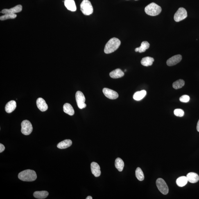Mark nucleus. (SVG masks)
Here are the masks:
<instances>
[{
	"mask_svg": "<svg viewBox=\"0 0 199 199\" xmlns=\"http://www.w3.org/2000/svg\"><path fill=\"white\" fill-rule=\"evenodd\" d=\"M121 42L119 39L115 37L112 38L106 44L104 52L106 54L112 53L117 50Z\"/></svg>",
	"mask_w": 199,
	"mask_h": 199,
	"instance_id": "nucleus-1",
	"label": "nucleus"
},
{
	"mask_svg": "<svg viewBox=\"0 0 199 199\" xmlns=\"http://www.w3.org/2000/svg\"><path fill=\"white\" fill-rule=\"evenodd\" d=\"M18 178L24 182H33L37 178L35 172L33 170H26L22 171L19 173Z\"/></svg>",
	"mask_w": 199,
	"mask_h": 199,
	"instance_id": "nucleus-2",
	"label": "nucleus"
},
{
	"mask_svg": "<svg viewBox=\"0 0 199 199\" xmlns=\"http://www.w3.org/2000/svg\"><path fill=\"white\" fill-rule=\"evenodd\" d=\"M145 13L147 15L151 16L159 15L162 11L161 7L155 3H152L145 7Z\"/></svg>",
	"mask_w": 199,
	"mask_h": 199,
	"instance_id": "nucleus-3",
	"label": "nucleus"
},
{
	"mask_svg": "<svg viewBox=\"0 0 199 199\" xmlns=\"http://www.w3.org/2000/svg\"><path fill=\"white\" fill-rule=\"evenodd\" d=\"M80 10L84 15L89 16L94 12V9L89 0H83L80 4Z\"/></svg>",
	"mask_w": 199,
	"mask_h": 199,
	"instance_id": "nucleus-4",
	"label": "nucleus"
},
{
	"mask_svg": "<svg viewBox=\"0 0 199 199\" xmlns=\"http://www.w3.org/2000/svg\"><path fill=\"white\" fill-rule=\"evenodd\" d=\"M21 132L25 135H28L31 134L33 131V127L31 123L28 120L23 121L21 123Z\"/></svg>",
	"mask_w": 199,
	"mask_h": 199,
	"instance_id": "nucleus-5",
	"label": "nucleus"
},
{
	"mask_svg": "<svg viewBox=\"0 0 199 199\" xmlns=\"http://www.w3.org/2000/svg\"><path fill=\"white\" fill-rule=\"evenodd\" d=\"M156 184L159 191L164 195L167 194L168 193V188L167 184L164 179H158L156 181Z\"/></svg>",
	"mask_w": 199,
	"mask_h": 199,
	"instance_id": "nucleus-6",
	"label": "nucleus"
},
{
	"mask_svg": "<svg viewBox=\"0 0 199 199\" xmlns=\"http://www.w3.org/2000/svg\"><path fill=\"white\" fill-rule=\"evenodd\" d=\"M76 100L77 105L80 109L85 108L87 105L85 103V98L83 93L81 91H78L76 94Z\"/></svg>",
	"mask_w": 199,
	"mask_h": 199,
	"instance_id": "nucleus-7",
	"label": "nucleus"
},
{
	"mask_svg": "<svg viewBox=\"0 0 199 199\" xmlns=\"http://www.w3.org/2000/svg\"><path fill=\"white\" fill-rule=\"evenodd\" d=\"M187 17V13L186 9L183 8H180L175 13L174 18L176 22H179L183 20Z\"/></svg>",
	"mask_w": 199,
	"mask_h": 199,
	"instance_id": "nucleus-8",
	"label": "nucleus"
},
{
	"mask_svg": "<svg viewBox=\"0 0 199 199\" xmlns=\"http://www.w3.org/2000/svg\"><path fill=\"white\" fill-rule=\"evenodd\" d=\"M103 92L105 95L109 99H116L118 97V93L112 90L105 88L103 89Z\"/></svg>",
	"mask_w": 199,
	"mask_h": 199,
	"instance_id": "nucleus-9",
	"label": "nucleus"
},
{
	"mask_svg": "<svg viewBox=\"0 0 199 199\" xmlns=\"http://www.w3.org/2000/svg\"><path fill=\"white\" fill-rule=\"evenodd\" d=\"M182 60V56L180 55H175L170 58L167 61V64L168 66H173L180 62Z\"/></svg>",
	"mask_w": 199,
	"mask_h": 199,
	"instance_id": "nucleus-10",
	"label": "nucleus"
},
{
	"mask_svg": "<svg viewBox=\"0 0 199 199\" xmlns=\"http://www.w3.org/2000/svg\"><path fill=\"white\" fill-rule=\"evenodd\" d=\"M22 10V6L20 5H17L10 9H4L2 11L3 14H15L20 12Z\"/></svg>",
	"mask_w": 199,
	"mask_h": 199,
	"instance_id": "nucleus-11",
	"label": "nucleus"
},
{
	"mask_svg": "<svg viewBox=\"0 0 199 199\" xmlns=\"http://www.w3.org/2000/svg\"><path fill=\"white\" fill-rule=\"evenodd\" d=\"M91 171L93 175L96 177L100 176L101 172L100 171V167L96 162H92L91 164Z\"/></svg>",
	"mask_w": 199,
	"mask_h": 199,
	"instance_id": "nucleus-12",
	"label": "nucleus"
},
{
	"mask_svg": "<svg viewBox=\"0 0 199 199\" xmlns=\"http://www.w3.org/2000/svg\"><path fill=\"white\" fill-rule=\"evenodd\" d=\"M38 108L42 112H45L48 109V106L46 102L42 98H38L36 101Z\"/></svg>",
	"mask_w": 199,
	"mask_h": 199,
	"instance_id": "nucleus-13",
	"label": "nucleus"
},
{
	"mask_svg": "<svg viewBox=\"0 0 199 199\" xmlns=\"http://www.w3.org/2000/svg\"><path fill=\"white\" fill-rule=\"evenodd\" d=\"M64 6L68 10L72 12H75L76 10V7L74 0H64Z\"/></svg>",
	"mask_w": 199,
	"mask_h": 199,
	"instance_id": "nucleus-14",
	"label": "nucleus"
},
{
	"mask_svg": "<svg viewBox=\"0 0 199 199\" xmlns=\"http://www.w3.org/2000/svg\"><path fill=\"white\" fill-rule=\"evenodd\" d=\"M17 103L14 100H11L7 103L5 107V110L8 113H10L13 112L17 108Z\"/></svg>",
	"mask_w": 199,
	"mask_h": 199,
	"instance_id": "nucleus-15",
	"label": "nucleus"
},
{
	"mask_svg": "<svg viewBox=\"0 0 199 199\" xmlns=\"http://www.w3.org/2000/svg\"><path fill=\"white\" fill-rule=\"evenodd\" d=\"M187 177L188 182L192 183H195L198 182L199 180V177L197 173L190 172L188 174Z\"/></svg>",
	"mask_w": 199,
	"mask_h": 199,
	"instance_id": "nucleus-16",
	"label": "nucleus"
},
{
	"mask_svg": "<svg viewBox=\"0 0 199 199\" xmlns=\"http://www.w3.org/2000/svg\"><path fill=\"white\" fill-rule=\"evenodd\" d=\"M124 73L120 69H116L111 72L110 73L111 78L113 79L121 78L124 76Z\"/></svg>",
	"mask_w": 199,
	"mask_h": 199,
	"instance_id": "nucleus-17",
	"label": "nucleus"
},
{
	"mask_svg": "<svg viewBox=\"0 0 199 199\" xmlns=\"http://www.w3.org/2000/svg\"><path fill=\"white\" fill-rule=\"evenodd\" d=\"M72 141L70 139H66L61 142L57 145V147L60 149H64L72 145Z\"/></svg>",
	"mask_w": 199,
	"mask_h": 199,
	"instance_id": "nucleus-18",
	"label": "nucleus"
},
{
	"mask_svg": "<svg viewBox=\"0 0 199 199\" xmlns=\"http://www.w3.org/2000/svg\"><path fill=\"white\" fill-rule=\"evenodd\" d=\"M63 110L64 112L70 116H72L74 114V109L72 106L69 103H66L64 104L63 106Z\"/></svg>",
	"mask_w": 199,
	"mask_h": 199,
	"instance_id": "nucleus-19",
	"label": "nucleus"
},
{
	"mask_svg": "<svg viewBox=\"0 0 199 199\" xmlns=\"http://www.w3.org/2000/svg\"><path fill=\"white\" fill-rule=\"evenodd\" d=\"M150 46V44L146 41H144L142 42L141 46L140 47L136 48L135 51L139 52V53H143L146 51V50L148 49Z\"/></svg>",
	"mask_w": 199,
	"mask_h": 199,
	"instance_id": "nucleus-20",
	"label": "nucleus"
},
{
	"mask_svg": "<svg viewBox=\"0 0 199 199\" xmlns=\"http://www.w3.org/2000/svg\"><path fill=\"white\" fill-rule=\"evenodd\" d=\"M49 195L48 192L43 191H35L33 193V196L36 198L39 199H43L46 198Z\"/></svg>",
	"mask_w": 199,
	"mask_h": 199,
	"instance_id": "nucleus-21",
	"label": "nucleus"
},
{
	"mask_svg": "<svg viewBox=\"0 0 199 199\" xmlns=\"http://www.w3.org/2000/svg\"><path fill=\"white\" fill-rule=\"evenodd\" d=\"M146 91L145 90L137 91L135 93L133 96V98L137 101H139L142 99L146 96Z\"/></svg>",
	"mask_w": 199,
	"mask_h": 199,
	"instance_id": "nucleus-22",
	"label": "nucleus"
},
{
	"mask_svg": "<svg viewBox=\"0 0 199 199\" xmlns=\"http://www.w3.org/2000/svg\"><path fill=\"white\" fill-rule=\"evenodd\" d=\"M154 60L152 57H147L143 58L141 61V64L145 66H151L153 63Z\"/></svg>",
	"mask_w": 199,
	"mask_h": 199,
	"instance_id": "nucleus-23",
	"label": "nucleus"
},
{
	"mask_svg": "<svg viewBox=\"0 0 199 199\" xmlns=\"http://www.w3.org/2000/svg\"><path fill=\"white\" fill-rule=\"evenodd\" d=\"M188 181L187 177L181 176L177 179L176 182L177 186L180 187H183L187 183Z\"/></svg>",
	"mask_w": 199,
	"mask_h": 199,
	"instance_id": "nucleus-24",
	"label": "nucleus"
},
{
	"mask_svg": "<svg viewBox=\"0 0 199 199\" xmlns=\"http://www.w3.org/2000/svg\"><path fill=\"white\" fill-rule=\"evenodd\" d=\"M116 168H117L119 171H123L124 167V164L122 159L120 158H117L116 159L115 163Z\"/></svg>",
	"mask_w": 199,
	"mask_h": 199,
	"instance_id": "nucleus-25",
	"label": "nucleus"
},
{
	"mask_svg": "<svg viewBox=\"0 0 199 199\" xmlns=\"http://www.w3.org/2000/svg\"><path fill=\"white\" fill-rule=\"evenodd\" d=\"M185 85L184 80L179 79L174 82L173 84V87L175 89H178L182 88Z\"/></svg>",
	"mask_w": 199,
	"mask_h": 199,
	"instance_id": "nucleus-26",
	"label": "nucleus"
},
{
	"mask_svg": "<svg viewBox=\"0 0 199 199\" xmlns=\"http://www.w3.org/2000/svg\"><path fill=\"white\" fill-rule=\"evenodd\" d=\"M136 176L139 181H142L144 180V175L141 168H138L136 170Z\"/></svg>",
	"mask_w": 199,
	"mask_h": 199,
	"instance_id": "nucleus-27",
	"label": "nucleus"
},
{
	"mask_svg": "<svg viewBox=\"0 0 199 199\" xmlns=\"http://www.w3.org/2000/svg\"><path fill=\"white\" fill-rule=\"evenodd\" d=\"M17 17L15 14H6L0 17V20L2 21L6 20L9 19H14Z\"/></svg>",
	"mask_w": 199,
	"mask_h": 199,
	"instance_id": "nucleus-28",
	"label": "nucleus"
},
{
	"mask_svg": "<svg viewBox=\"0 0 199 199\" xmlns=\"http://www.w3.org/2000/svg\"><path fill=\"white\" fill-rule=\"evenodd\" d=\"M174 113L175 115L179 117H182L184 116V111L181 109H176L174 111Z\"/></svg>",
	"mask_w": 199,
	"mask_h": 199,
	"instance_id": "nucleus-29",
	"label": "nucleus"
},
{
	"mask_svg": "<svg viewBox=\"0 0 199 199\" xmlns=\"http://www.w3.org/2000/svg\"><path fill=\"white\" fill-rule=\"evenodd\" d=\"M190 97L187 95H184L180 98V101L183 103H187L189 101Z\"/></svg>",
	"mask_w": 199,
	"mask_h": 199,
	"instance_id": "nucleus-30",
	"label": "nucleus"
},
{
	"mask_svg": "<svg viewBox=\"0 0 199 199\" xmlns=\"http://www.w3.org/2000/svg\"><path fill=\"white\" fill-rule=\"evenodd\" d=\"M5 149V147L2 144H0V153H2Z\"/></svg>",
	"mask_w": 199,
	"mask_h": 199,
	"instance_id": "nucleus-31",
	"label": "nucleus"
},
{
	"mask_svg": "<svg viewBox=\"0 0 199 199\" xmlns=\"http://www.w3.org/2000/svg\"><path fill=\"white\" fill-rule=\"evenodd\" d=\"M197 131H198L199 132V120L198 123H197Z\"/></svg>",
	"mask_w": 199,
	"mask_h": 199,
	"instance_id": "nucleus-32",
	"label": "nucleus"
},
{
	"mask_svg": "<svg viewBox=\"0 0 199 199\" xmlns=\"http://www.w3.org/2000/svg\"><path fill=\"white\" fill-rule=\"evenodd\" d=\"M92 197H91L90 196H88L87 198H86V199H92Z\"/></svg>",
	"mask_w": 199,
	"mask_h": 199,
	"instance_id": "nucleus-33",
	"label": "nucleus"
},
{
	"mask_svg": "<svg viewBox=\"0 0 199 199\" xmlns=\"http://www.w3.org/2000/svg\"><path fill=\"white\" fill-rule=\"evenodd\" d=\"M136 1H137V0H136Z\"/></svg>",
	"mask_w": 199,
	"mask_h": 199,
	"instance_id": "nucleus-34",
	"label": "nucleus"
}]
</instances>
